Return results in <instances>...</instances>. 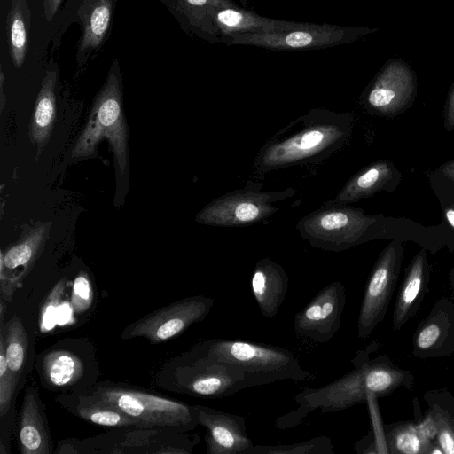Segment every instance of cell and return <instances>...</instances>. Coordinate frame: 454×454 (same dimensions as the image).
I'll list each match as a JSON object with an SVG mask.
<instances>
[{
    "label": "cell",
    "instance_id": "obj_1",
    "mask_svg": "<svg viewBox=\"0 0 454 454\" xmlns=\"http://www.w3.org/2000/svg\"><path fill=\"white\" fill-rule=\"evenodd\" d=\"M353 117L328 109L310 110L274 134L258 151L253 170L258 175L296 165L317 163L346 145Z\"/></svg>",
    "mask_w": 454,
    "mask_h": 454
},
{
    "label": "cell",
    "instance_id": "obj_2",
    "mask_svg": "<svg viewBox=\"0 0 454 454\" xmlns=\"http://www.w3.org/2000/svg\"><path fill=\"white\" fill-rule=\"evenodd\" d=\"M193 350L239 366L254 387L285 380L299 382L314 378L301 367L296 356L283 347L217 338L200 342Z\"/></svg>",
    "mask_w": 454,
    "mask_h": 454
},
{
    "label": "cell",
    "instance_id": "obj_3",
    "mask_svg": "<svg viewBox=\"0 0 454 454\" xmlns=\"http://www.w3.org/2000/svg\"><path fill=\"white\" fill-rule=\"evenodd\" d=\"M378 223V216L366 215L362 208L331 200L301 217L295 228L311 247L341 252L370 238Z\"/></svg>",
    "mask_w": 454,
    "mask_h": 454
},
{
    "label": "cell",
    "instance_id": "obj_4",
    "mask_svg": "<svg viewBox=\"0 0 454 454\" xmlns=\"http://www.w3.org/2000/svg\"><path fill=\"white\" fill-rule=\"evenodd\" d=\"M354 368L335 380L317 388H302L295 396L298 407L278 417V428H292L312 411L334 412L364 403L372 395L370 390L368 372L372 360L366 350H360L352 359Z\"/></svg>",
    "mask_w": 454,
    "mask_h": 454
},
{
    "label": "cell",
    "instance_id": "obj_5",
    "mask_svg": "<svg viewBox=\"0 0 454 454\" xmlns=\"http://www.w3.org/2000/svg\"><path fill=\"white\" fill-rule=\"evenodd\" d=\"M261 182L226 192L207 204L196 215L199 223L215 227H244L259 223L297 193L294 188L263 190Z\"/></svg>",
    "mask_w": 454,
    "mask_h": 454
},
{
    "label": "cell",
    "instance_id": "obj_6",
    "mask_svg": "<svg viewBox=\"0 0 454 454\" xmlns=\"http://www.w3.org/2000/svg\"><path fill=\"white\" fill-rule=\"evenodd\" d=\"M90 397L119 409L138 421L143 428H167L183 433L199 426L196 405L143 391L100 387Z\"/></svg>",
    "mask_w": 454,
    "mask_h": 454
},
{
    "label": "cell",
    "instance_id": "obj_7",
    "mask_svg": "<svg viewBox=\"0 0 454 454\" xmlns=\"http://www.w3.org/2000/svg\"><path fill=\"white\" fill-rule=\"evenodd\" d=\"M103 138L109 141L119 171L123 174L129 158L128 129L122 112L121 89L114 74H110L96 98L85 128L72 150V159L92 155Z\"/></svg>",
    "mask_w": 454,
    "mask_h": 454
},
{
    "label": "cell",
    "instance_id": "obj_8",
    "mask_svg": "<svg viewBox=\"0 0 454 454\" xmlns=\"http://www.w3.org/2000/svg\"><path fill=\"white\" fill-rule=\"evenodd\" d=\"M372 31L366 27L301 22L282 31L226 35L223 41L229 44L251 45L271 51H305L350 43Z\"/></svg>",
    "mask_w": 454,
    "mask_h": 454
},
{
    "label": "cell",
    "instance_id": "obj_9",
    "mask_svg": "<svg viewBox=\"0 0 454 454\" xmlns=\"http://www.w3.org/2000/svg\"><path fill=\"white\" fill-rule=\"evenodd\" d=\"M177 376L183 392L202 398H224L254 387L239 366L195 350L178 368Z\"/></svg>",
    "mask_w": 454,
    "mask_h": 454
},
{
    "label": "cell",
    "instance_id": "obj_10",
    "mask_svg": "<svg viewBox=\"0 0 454 454\" xmlns=\"http://www.w3.org/2000/svg\"><path fill=\"white\" fill-rule=\"evenodd\" d=\"M215 300L196 295L179 300L129 325L121 338L145 337L152 343H160L182 333L192 325L204 320Z\"/></svg>",
    "mask_w": 454,
    "mask_h": 454
},
{
    "label": "cell",
    "instance_id": "obj_11",
    "mask_svg": "<svg viewBox=\"0 0 454 454\" xmlns=\"http://www.w3.org/2000/svg\"><path fill=\"white\" fill-rule=\"evenodd\" d=\"M401 251L395 242L389 244L377 260L361 304L357 321V333L367 338L383 319L398 277Z\"/></svg>",
    "mask_w": 454,
    "mask_h": 454
},
{
    "label": "cell",
    "instance_id": "obj_12",
    "mask_svg": "<svg viewBox=\"0 0 454 454\" xmlns=\"http://www.w3.org/2000/svg\"><path fill=\"white\" fill-rule=\"evenodd\" d=\"M345 304L344 286L339 281L331 282L295 314V333L317 343L328 342L340 327Z\"/></svg>",
    "mask_w": 454,
    "mask_h": 454
},
{
    "label": "cell",
    "instance_id": "obj_13",
    "mask_svg": "<svg viewBox=\"0 0 454 454\" xmlns=\"http://www.w3.org/2000/svg\"><path fill=\"white\" fill-rule=\"evenodd\" d=\"M415 91L412 70L406 63L394 59L378 74L364 97V104L372 113L393 114L411 104Z\"/></svg>",
    "mask_w": 454,
    "mask_h": 454
},
{
    "label": "cell",
    "instance_id": "obj_14",
    "mask_svg": "<svg viewBox=\"0 0 454 454\" xmlns=\"http://www.w3.org/2000/svg\"><path fill=\"white\" fill-rule=\"evenodd\" d=\"M199 425L207 430V454H243L253 446L247 434L246 418L196 404Z\"/></svg>",
    "mask_w": 454,
    "mask_h": 454
},
{
    "label": "cell",
    "instance_id": "obj_15",
    "mask_svg": "<svg viewBox=\"0 0 454 454\" xmlns=\"http://www.w3.org/2000/svg\"><path fill=\"white\" fill-rule=\"evenodd\" d=\"M288 276L285 269L265 257L259 260L251 275L250 286L262 316L272 319L287 294Z\"/></svg>",
    "mask_w": 454,
    "mask_h": 454
},
{
    "label": "cell",
    "instance_id": "obj_16",
    "mask_svg": "<svg viewBox=\"0 0 454 454\" xmlns=\"http://www.w3.org/2000/svg\"><path fill=\"white\" fill-rule=\"evenodd\" d=\"M43 405L36 389L27 387L18 426V443L21 454H50L51 441Z\"/></svg>",
    "mask_w": 454,
    "mask_h": 454
},
{
    "label": "cell",
    "instance_id": "obj_17",
    "mask_svg": "<svg viewBox=\"0 0 454 454\" xmlns=\"http://www.w3.org/2000/svg\"><path fill=\"white\" fill-rule=\"evenodd\" d=\"M213 20L222 35L234 34L270 33L298 26L301 22L265 18L234 6L215 10Z\"/></svg>",
    "mask_w": 454,
    "mask_h": 454
},
{
    "label": "cell",
    "instance_id": "obj_18",
    "mask_svg": "<svg viewBox=\"0 0 454 454\" xmlns=\"http://www.w3.org/2000/svg\"><path fill=\"white\" fill-rule=\"evenodd\" d=\"M395 169L386 160L372 163L352 176L332 200L340 204H351L372 196L388 187Z\"/></svg>",
    "mask_w": 454,
    "mask_h": 454
},
{
    "label": "cell",
    "instance_id": "obj_19",
    "mask_svg": "<svg viewBox=\"0 0 454 454\" xmlns=\"http://www.w3.org/2000/svg\"><path fill=\"white\" fill-rule=\"evenodd\" d=\"M427 270L426 255L421 251L413 259L400 289L394 309L395 329H399L406 322L419 304V298L426 286Z\"/></svg>",
    "mask_w": 454,
    "mask_h": 454
},
{
    "label": "cell",
    "instance_id": "obj_20",
    "mask_svg": "<svg viewBox=\"0 0 454 454\" xmlns=\"http://www.w3.org/2000/svg\"><path fill=\"white\" fill-rule=\"evenodd\" d=\"M55 83L56 72H48L35 101L29 134L38 147L44 146L51 135L56 117Z\"/></svg>",
    "mask_w": 454,
    "mask_h": 454
},
{
    "label": "cell",
    "instance_id": "obj_21",
    "mask_svg": "<svg viewBox=\"0 0 454 454\" xmlns=\"http://www.w3.org/2000/svg\"><path fill=\"white\" fill-rule=\"evenodd\" d=\"M43 372L49 384L61 387L81 378L83 364L75 354L58 349L49 352L43 357Z\"/></svg>",
    "mask_w": 454,
    "mask_h": 454
},
{
    "label": "cell",
    "instance_id": "obj_22",
    "mask_svg": "<svg viewBox=\"0 0 454 454\" xmlns=\"http://www.w3.org/2000/svg\"><path fill=\"white\" fill-rule=\"evenodd\" d=\"M45 227L39 226L30 231L21 241L10 247L5 253L2 252L0 270H13L22 267V278L25 277L45 240Z\"/></svg>",
    "mask_w": 454,
    "mask_h": 454
},
{
    "label": "cell",
    "instance_id": "obj_23",
    "mask_svg": "<svg viewBox=\"0 0 454 454\" xmlns=\"http://www.w3.org/2000/svg\"><path fill=\"white\" fill-rule=\"evenodd\" d=\"M76 413L82 419L101 427L143 428L138 421L131 419L119 409L98 402L90 396L80 398L79 404L76 406Z\"/></svg>",
    "mask_w": 454,
    "mask_h": 454
},
{
    "label": "cell",
    "instance_id": "obj_24",
    "mask_svg": "<svg viewBox=\"0 0 454 454\" xmlns=\"http://www.w3.org/2000/svg\"><path fill=\"white\" fill-rule=\"evenodd\" d=\"M0 333L4 337V350L10 370L18 377L24 366L27 354V334L21 319L13 316Z\"/></svg>",
    "mask_w": 454,
    "mask_h": 454
},
{
    "label": "cell",
    "instance_id": "obj_25",
    "mask_svg": "<svg viewBox=\"0 0 454 454\" xmlns=\"http://www.w3.org/2000/svg\"><path fill=\"white\" fill-rule=\"evenodd\" d=\"M332 440L320 435L309 440L290 444L253 445L243 454H333Z\"/></svg>",
    "mask_w": 454,
    "mask_h": 454
},
{
    "label": "cell",
    "instance_id": "obj_26",
    "mask_svg": "<svg viewBox=\"0 0 454 454\" xmlns=\"http://www.w3.org/2000/svg\"><path fill=\"white\" fill-rule=\"evenodd\" d=\"M9 32L10 52L13 64L20 67L27 50V28L20 0L12 2L6 20Z\"/></svg>",
    "mask_w": 454,
    "mask_h": 454
},
{
    "label": "cell",
    "instance_id": "obj_27",
    "mask_svg": "<svg viewBox=\"0 0 454 454\" xmlns=\"http://www.w3.org/2000/svg\"><path fill=\"white\" fill-rule=\"evenodd\" d=\"M111 0H98L84 23V34L81 50L97 47L102 41L109 26Z\"/></svg>",
    "mask_w": 454,
    "mask_h": 454
},
{
    "label": "cell",
    "instance_id": "obj_28",
    "mask_svg": "<svg viewBox=\"0 0 454 454\" xmlns=\"http://www.w3.org/2000/svg\"><path fill=\"white\" fill-rule=\"evenodd\" d=\"M19 377L9 368L3 334L0 333V416L4 417L9 411L15 392Z\"/></svg>",
    "mask_w": 454,
    "mask_h": 454
},
{
    "label": "cell",
    "instance_id": "obj_29",
    "mask_svg": "<svg viewBox=\"0 0 454 454\" xmlns=\"http://www.w3.org/2000/svg\"><path fill=\"white\" fill-rule=\"evenodd\" d=\"M392 444L400 453L418 454L425 452L427 440L417 430L416 427H407L393 435Z\"/></svg>",
    "mask_w": 454,
    "mask_h": 454
},
{
    "label": "cell",
    "instance_id": "obj_30",
    "mask_svg": "<svg viewBox=\"0 0 454 454\" xmlns=\"http://www.w3.org/2000/svg\"><path fill=\"white\" fill-rule=\"evenodd\" d=\"M93 292L86 272H81L74 281L71 305L76 313L86 311L91 305Z\"/></svg>",
    "mask_w": 454,
    "mask_h": 454
},
{
    "label": "cell",
    "instance_id": "obj_31",
    "mask_svg": "<svg viewBox=\"0 0 454 454\" xmlns=\"http://www.w3.org/2000/svg\"><path fill=\"white\" fill-rule=\"evenodd\" d=\"M66 286L65 279H61L51 291L42 306L40 324L42 330H48L53 323L55 313L60 303Z\"/></svg>",
    "mask_w": 454,
    "mask_h": 454
},
{
    "label": "cell",
    "instance_id": "obj_32",
    "mask_svg": "<svg viewBox=\"0 0 454 454\" xmlns=\"http://www.w3.org/2000/svg\"><path fill=\"white\" fill-rule=\"evenodd\" d=\"M442 335L441 325L435 321L429 320L422 326L417 333L415 343L420 350H428L439 342Z\"/></svg>",
    "mask_w": 454,
    "mask_h": 454
},
{
    "label": "cell",
    "instance_id": "obj_33",
    "mask_svg": "<svg viewBox=\"0 0 454 454\" xmlns=\"http://www.w3.org/2000/svg\"><path fill=\"white\" fill-rule=\"evenodd\" d=\"M438 431V442L443 453L454 454V428L442 422Z\"/></svg>",
    "mask_w": 454,
    "mask_h": 454
},
{
    "label": "cell",
    "instance_id": "obj_34",
    "mask_svg": "<svg viewBox=\"0 0 454 454\" xmlns=\"http://www.w3.org/2000/svg\"><path fill=\"white\" fill-rule=\"evenodd\" d=\"M444 125L448 131L454 129V85L450 91L446 102Z\"/></svg>",
    "mask_w": 454,
    "mask_h": 454
},
{
    "label": "cell",
    "instance_id": "obj_35",
    "mask_svg": "<svg viewBox=\"0 0 454 454\" xmlns=\"http://www.w3.org/2000/svg\"><path fill=\"white\" fill-rule=\"evenodd\" d=\"M439 427L440 426H438V423L434 419L428 418L419 426L416 427V428L424 438L428 440L438 433Z\"/></svg>",
    "mask_w": 454,
    "mask_h": 454
},
{
    "label": "cell",
    "instance_id": "obj_36",
    "mask_svg": "<svg viewBox=\"0 0 454 454\" xmlns=\"http://www.w3.org/2000/svg\"><path fill=\"white\" fill-rule=\"evenodd\" d=\"M61 0H43L44 13L47 20H51L55 14Z\"/></svg>",
    "mask_w": 454,
    "mask_h": 454
},
{
    "label": "cell",
    "instance_id": "obj_37",
    "mask_svg": "<svg viewBox=\"0 0 454 454\" xmlns=\"http://www.w3.org/2000/svg\"><path fill=\"white\" fill-rule=\"evenodd\" d=\"M442 171L444 176L454 182V160L446 163Z\"/></svg>",
    "mask_w": 454,
    "mask_h": 454
},
{
    "label": "cell",
    "instance_id": "obj_38",
    "mask_svg": "<svg viewBox=\"0 0 454 454\" xmlns=\"http://www.w3.org/2000/svg\"><path fill=\"white\" fill-rule=\"evenodd\" d=\"M444 215L450 225L454 228V207L446 208Z\"/></svg>",
    "mask_w": 454,
    "mask_h": 454
},
{
    "label": "cell",
    "instance_id": "obj_39",
    "mask_svg": "<svg viewBox=\"0 0 454 454\" xmlns=\"http://www.w3.org/2000/svg\"><path fill=\"white\" fill-rule=\"evenodd\" d=\"M450 278H451L452 286L454 287V272L451 273Z\"/></svg>",
    "mask_w": 454,
    "mask_h": 454
}]
</instances>
